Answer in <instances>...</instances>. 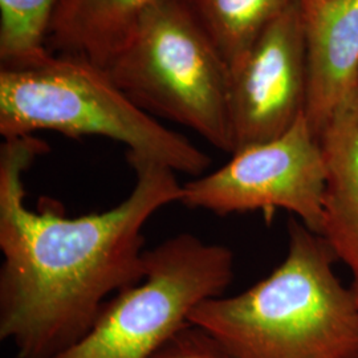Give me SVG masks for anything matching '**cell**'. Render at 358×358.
Returning a JSON list of instances; mask_svg holds the SVG:
<instances>
[{
	"label": "cell",
	"mask_w": 358,
	"mask_h": 358,
	"mask_svg": "<svg viewBox=\"0 0 358 358\" xmlns=\"http://www.w3.org/2000/svg\"><path fill=\"white\" fill-rule=\"evenodd\" d=\"M50 146L32 136L0 146V340L17 358H52L75 345L115 294L145 276L148 222L180 202L166 165L127 152L136 182L101 213L66 217L59 202L26 203L24 174Z\"/></svg>",
	"instance_id": "cell-1"
},
{
	"label": "cell",
	"mask_w": 358,
	"mask_h": 358,
	"mask_svg": "<svg viewBox=\"0 0 358 358\" xmlns=\"http://www.w3.org/2000/svg\"><path fill=\"white\" fill-rule=\"evenodd\" d=\"M325 239L288 220V250L268 276L190 315L235 358H358V301Z\"/></svg>",
	"instance_id": "cell-2"
},
{
	"label": "cell",
	"mask_w": 358,
	"mask_h": 358,
	"mask_svg": "<svg viewBox=\"0 0 358 358\" xmlns=\"http://www.w3.org/2000/svg\"><path fill=\"white\" fill-rule=\"evenodd\" d=\"M43 130L69 138L105 137L192 177L203 176L211 164L189 138L133 103L103 68L68 55L0 68L3 138Z\"/></svg>",
	"instance_id": "cell-3"
},
{
	"label": "cell",
	"mask_w": 358,
	"mask_h": 358,
	"mask_svg": "<svg viewBox=\"0 0 358 358\" xmlns=\"http://www.w3.org/2000/svg\"><path fill=\"white\" fill-rule=\"evenodd\" d=\"M105 71L149 115L234 153L230 68L185 0H153Z\"/></svg>",
	"instance_id": "cell-4"
},
{
	"label": "cell",
	"mask_w": 358,
	"mask_h": 358,
	"mask_svg": "<svg viewBox=\"0 0 358 358\" xmlns=\"http://www.w3.org/2000/svg\"><path fill=\"white\" fill-rule=\"evenodd\" d=\"M141 282L112 296L75 345L52 358H152L190 324L206 300L223 296L234 279V254L190 232L145 254Z\"/></svg>",
	"instance_id": "cell-5"
},
{
	"label": "cell",
	"mask_w": 358,
	"mask_h": 358,
	"mask_svg": "<svg viewBox=\"0 0 358 358\" xmlns=\"http://www.w3.org/2000/svg\"><path fill=\"white\" fill-rule=\"evenodd\" d=\"M327 179L320 140L303 115L282 136L242 148L226 165L182 185L179 203L219 217L285 210L320 235Z\"/></svg>",
	"instance_id": "cell-6"
},
{
	"label": "cell",
	"mask_w": 358,
	"mask_h": 358,
	"mask_svg": "<svg viewBox=\"0 0 358 358\" xmlns=\"http://www.w3.org/2000/svg\"><path fill=\"white\" fill-rule=\"evenodd\" d=\"M307 51L300 1L294 0L230 66L234 153L273 140L306 112Z\"/></svg>",
	"instance_id": "cell-7"
},
{
	"label": "cell",
	"mask_w": 358,
	"mask_h": 358,
	"mask_svg": "<svg viewBox=\"0 0 358 358\" xmlns=\"http://www.w3.org/2000/svg\"><path fill=\"white\" fill-rule=\"evenodd\" d=\"M300 7L307 51L304 115L319 137L358 90V0L300 1Z\"/></svg>",
	"instance_id": "cell-8"
},
{
	"label": "cell",
	"mask_w": 358,
	"mask_h": 358,
	"mask_svg": "<svg viewBox=\"0 0 358 358\" xmlns=\"http://www.w3.org/2000/svg\"><path fill=\"white\" fill-rule=\"evenodd\" d=\"M319 140L328 169L320 235L349 269L358 301V90Z\"/></svg>",
	"instance_id": "cell-9"
},
{
	"label": "cell",
	"mask_w": 358,
	"mask_h": 358,
	"mask_svg": "<svg viewBox=\"0 0 358 358\" xmlns=\"http://www.w3.org/2000/svg\"><path fill=\"white\" fill-rule=\"evenodd\" d=\"M153 0H60L47 44L106 68Z\"/></svg>",
	"instance_id": "cell-10"
},
{
	"label": "cell",
	"mask_w": 358,
	"mask_h": 358,
	"mask_svg": "<svg viewBox=\"0 0 358 358\" xmlns=\"http://www.w3.org/2000/svg\"><path fill=\"white\" fill-rule=\"evenodd\" d=\"M185 1L230 68L294 0Z\"/></svg>",
	"instance_id": "cell-11"
},
{
	"label": "cell",
	"mask_w": 358,
	"mask_h": 358,
	"mask_svg": "<svg viewBox=\"0 0 358 358\" xmlns=\"http://www.w3.org/2000/svg\"><path fill=\"white\" fill-rule=\"evenodd\" d=\"M60 0H0V62L4 66L43 60L52 16Z\"/></svg>",
	"instance_id": "cell-12"
},
{
	"label": "cell",
	"mask_w": 358,
	"mask_h": 358,
	"mask_svg": "<svg viewBox=\"0 0 358 358\" xmlns=\"http://www.w3.org/2000/svg\"><path fill=\"white\" fill-rule=\"evenodd\" d=\"M152 358H235L203 329L189 324Z\"/></svg>",
	"instance_id": "cell-13"
},
{
	"label": "cell",
	"mask_w": 358,
	"mask_h": 358,
	"mask_svg": "<svg viewBox=\"0 0 358 358\" xmlns=\"http://www.w3.org/2000/svg\"><path fill=\"white\" fill-rule=\"evenodd\" d=\"M301 3H316V1H321V0H300Z\"/></svg>",
	"instance_id": "cell-14"
}]
</instances>
